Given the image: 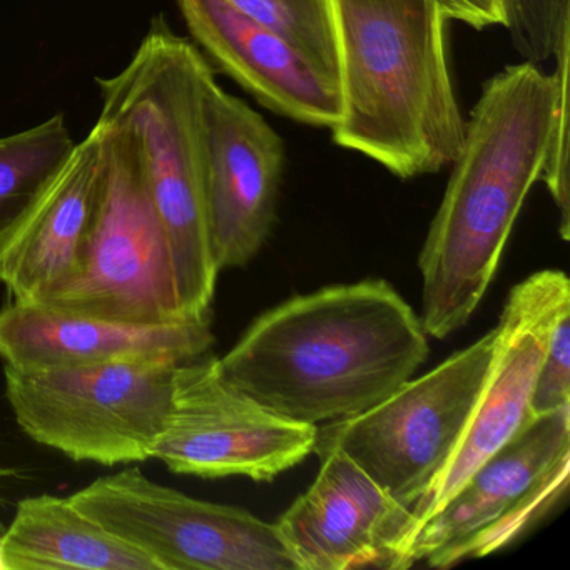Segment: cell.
Returning a JSON list of instances; mask_svg holds the SVG:
<instances>
[{"mask_svg":"<svg viewBox=\"0 0 570 570\" xmlns=\"http://www.w3.org/2000/svg\"><path fill=\"white\" fill-rule=\"evenodd\" d=\"M429 356L422 322L383 279L295 296L252 323L219 358L226 383L303 425L352 419Z\"/></svg>","mask_w":570,"mask_h":570,"instance_id":"1","label":"cell"},{"mask_svg":"<svg viewBox=\"0 0 570 570\" xmlns=\"http://www.w3.org/2000/svg\"><path fill=\"white\" fill-rule=\"evenodd\" d=\"M556 79L535 62L507 66L483 86L420 253L426 335L462 328L489 289L530 189L540 181Z\"/></svg>","mask_w":570,"mask_h":570,"instance_id":"2","label":"cell"},{"mask_svg":"<svg viewBox=\"0 0 570 570\" xmlns=\"http://www.w3.org/2000/svg\"><path fill=\"white\" fill-rule=\"evenodd\" d=\"M340 148L400 179L452 165L465 125L446 56L440 0H332Z\"/></svg>","mask_w":570,"mask_h":570,"instance_id":"3","label":"cell"},{"mask_svg":"<svg viewBox=\"0 0 570 570\" xmlns=\"http://www.w3.org/2000/svg\"><path fill=\"white\" fill-rule=\"evenodd\" d=\"M215 72L193 42L153 19L119 75L99 78V119L125 126L168 239L179 305L188 318L212 316L219 269L209 245L203 106Z\"/></svg>","mask_w":570,"mask_h":570,"instance_id":"4","label":"cell"},{"mask_svg":"<svg viewBox=\"0 0 570 570\" xmlns=\"http://www.w3.org/2000/svg\"><path fill=\"white\" fill-rule=\"evenodd\" d=\"M102 169L78 272L38 305L72 315L161 325L185 316L165 229L131 132L98 119ZM29 305V303H28Z\"/></svg>","mask_w":570,"mask_h":570,"instance_id":"5","label":"cell"},{"mask_svg":"<svg viewBox=\"0 0 570 570\" xmlns=\"http://www.w3.org/2000/svg\"><path fill=\"white\" fill-rule=\"evenodd\" d=\"M179 363L121 360L18 370L6 395L22 432L76 462L112 466L151 459L171 406Z\"/></svg>","mask_w":570,"mask_h":570,"instance_id":"6","label":"cell"},{"mask_svg":"<svg viewBox=\"0 0 570 570\" xmlns=\"http://www.w3.org/2000/svg\"><path fill=\"white\" fill-rule=\"evenodd\" d=\"M497 326L432 372L406 380L372 409L318 426L315 452L338 450L412 509L449 462L472 415L497 345Z\"/></svg>","mask_w":570,"mask_h":570,"instance_id":"7","label":"cell"},{"mask_svg":"<svg viewBox=\"0 0 570 570\" xmlns=\"http://www.w3.org/2000/svg\"><path fill=\"white\" fill-rule=\"evenodd\" d=\"M570 476V406L533 416L410 540V567L446 569L505 549L547 519Z\"/></svg>","mask_w":570,"mask_h":570,"instance_id":"8","label":"cell"},{"mask_svg":"<svg viewBox=\"0 0 570 570\" xmlns=\"http://www.w3.org/2000/svg\"><path fill=\"white\" fill-rule=\"evenodd\" d=\"M69 499L161 570H299L276 523L193 499L138 466L99 476Z\"/></svg>","mask_w":570,"mask_h":570,"instance_id":"9","label":"cell"},{"mask_svg":"<svg viewBox=\"0 0 570 570\" xmlns=\"http://www.w3.org/2000/svg\"><path fill=\"white\" fill-rule=\"evenodd\" d=\"M318 426L282 419L233 389L219 358L179 363L171 406L151 459L203 479L246 476L269 482L315 452Z\"/></svg>","mask_w":570,"mask_h":570,"instance_id":"10","label":"cell"},{"mask_svg":"<svg viewBox=\"0 0 570 570\" xmlns=\"http://www.w3.org/2000/svg\"><path fill=\"white\" fill-rule=\"evenodd\" d=\"M569 308V278L557 269L533 273L510 289L485 382L452 456L412 507L410 540L485 460L533 419L530 403L540 363L557 318Z\"/></svg>","mask_w":570,"mask_h":570,"instance_id":"11","label":"cell"},{"mask_svg":"<svg viewBox=\"0 0 570 570\" xmlns=\"http://www.w3.org/2000/svg\"><path fill=\"white\" fill-rule=\"evenodd\" d=\"M205 193L216 268H239L263 248L276 219L285 146L278 132L218 82L206 89Z\"/></svg>","mask_w":570,"mask_h":570,"instance_id":"12","label":"cell"},{"mask_svg":"<svg viewBox=\"0 0 570 570\" xmlns=\"http://www.w3.org/2000/svg\"><path fill=\"white\" fill-rule=\"evenodd\" d=\"M320 456L315 482L276 522L299 570L409 569L412 509L345 453Z\"/></svg>","mask_w":570,"mask_h":570,"instance_id":"13","label":"cell"},{"mask_svg":"<svg viewBox=\"0 0 570 570\" xmlns=\"http://www.w3.org/2000/svg\"><path fill=\"white\" fill-rule=\"evenodd\" d=\"M178 2L193 39L259 105L299 125L335 128L342 115L338 85L298 48L228 0Z\"/></svg>","mask_w":570,"mask_h":570,"instance_id":"14","label":"cell"},{"mask_svg":"<svg viewBox=\"0 0 570 570\" xmlns=\"http://www.w3.org/2000/svg\"><path fill=\"white\" fill-rule=\"evenodd\" d=\"M101 169L102 129L96 122L28 212L0 238V285L12 302L38 305L76 275Z\"/></svg>","mask_w":570,"mask_h":570,"instance_id":"15","label":"cell"},{"mask_svg":"<svg viewBox=\"0 0 570 570\" xmlns=\"http://www.w3.org/2000/svg\"><path fill=\"white\" fill-rule=\"evenodd\" d=\"M213 342L212 316L141 325L28 303L12 302L0 309V358L18 370L121 360L183 363L208 353Z\"/></svg>","mask_w":570,"mask_h":570,"instance_id":"16","label":"cell"},{"mask_svg":"<svg viewBox=\"0 0 570 570\" xmlns=\"http://www.w3.org/2000/svg\"><path fill=\"white\" fill-rule=\"evenodd\" d=\"M41 569L161 570L69 497L36 495L19 502L0 532V570Z\"/></svg>","mask_w":570,"mask_h":570,"instance_id":"17","label":"cell"},{"mask_svg":"<svg viewBox=\"0 0 570 570\" xmlns=\"http://www.w3.org/2000/svg\"><path fill=\"white\" fill-rule=\"evenodd\" d=\"M75 148L65 115L0 138V238L28 212Z\"/></svg>","mask_w":570,"mask_h":570,"instance_id":"18","label":"cell"},{"mask_svg":"<svg viewBox=\"0 0 570 570\" xmlns=\"http://www.w3.org/2000/svg\"><path fill=\"white\" fill-rule=\"evenodd\" d=\"M243 14L298 48L338 85L332 0H228Z\"/></svg>","mask_w":570,"mask_h":570,"instance_id":"19","label":"cell"},{"mask_svg":"<svg viewBox=\"0 0 570 570\" xmlns=\"http://www.w3.org/2000/svg\"><path fill=\"white\" fill-rule=\"evenodd\" d=\"M569 51L570 19L563 22L552 58L556 59V105L550 125L549 145L543 159L540 181L546 183L559 213V233L563 242L570 238L569 195Z\"/></svg>","mask_w":570,"mask_h":570,"instance_id":"20","label":"cell"},{"mask_svg":"<svg viewBox=\"0 0 570 570\" xmlns=\"http://www.w3.org/2000/svg\"><path fill=\"white\" fill-rule=\"evenodd\" d=\"M507 31L525 61L552 59L563 22L570 19V0H507Z\"/></svg>","mask_w":570,"mask_h":570,"instance_id":"21","label":"cell"},{"mask_svg":"<svg viewBox=\"0 0 570 570\" xmlns=\"http://www.w3.org/2000/svg\"><path fill=\"white\" fill-rule=\"evenodd\" d=\"M563 406H570V308L560 313L550 333L530 412L540 416Z\"/></svg>","mask_w":570,"mask_h":570,"instance_id":"22","label":"cell"},{"mask_svg":"<svg viewBox=\"0 0 570 570\" xmlns=\"http://www.w3.org/2000/svg\"><path fill=\"white\" fill-rule=\"evenodd\" d=\"M449 21L469 26L475 31L507 29V0H440Z\"/></svg>","mask_w":570,"mask_h":570,"instance_id":"23","label":"cell"},{"mask_svg":"<svg viewBox=\"0 0 570 570\" xmlns=\"http://www.w3.org/2000/svg\"><path fill=\"white\" fill-rule=\"evenodd\" d=\"M2 530H4V527L0 525V532H2Z\"/></svg>","mask_w":570,"mask_h":570,"instance_id":"24","label":"cell"},{"mask_svg":"<svg viewBox=\"0 0 570 570\" xmlns=\"http://www.w3.org/2000/svg\"><path fill=\"white\" fill-rule=\"evenodd\" d=\"M0 475H2V469H0Z\"/></svg>","mask_w":570,"mask_h":570,"instance_id":"25","label":"cell"}]
</instances>
